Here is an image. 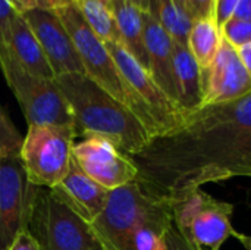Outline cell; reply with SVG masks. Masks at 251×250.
Here are the masks:
<instances>
[{
	"mask_svg": "<svg viewBox=\"0 0 251 250\" xmlns=\"http://www.w3.org/2000/svg\"><path fill=\"white\" fill-rule=\"evenodd\" d=\"M131 159L135 183L169 206L204 184L251 178V93L191 112L179 130L153 139Z\"/></svg>",
	"mask_w": 251,
	"mask_h": 250,
	"instance_id": "1",
	"label": "cell"
},
{
	"mask_svg": "<svg viewBox=\"0 0 251 250\" xmlns=\"http://www.w3.org/2000/svg\"><path fill=\"white\" fill-rule=\"evenodd\" d=\"M72 112L76 134L101 136L121 152L134 156L153 140L143 122L119 100L85 74H65L54 78Z\"/></svg>",
	"mask_w": 251,
	"mask_h": 250,
	"instance_id": "2",
	"label": "cell"
},
{
	"mask_svg": "<svg viewBox=\"0 0 251 250\" xmlns=\"http://www.w3.org/2000/svg\"><path fill=\"white\" fill-rule=\"evenodd\" d=\"M53 12L69 32L82 62L84 74L116 100L124 103L143 122L153 139L159 137L160 130L150 109L125 81L106 44L87 25L78 9L74 4H66L54 9Z\"/></svg>",
	"mask_w": 251,
	"mask_h": 250,
	"instance_id": "3",
	"label": "cell"
},
{
	"mask_svg": "<svg viewBox=\"0 0 251 250\" xmlns=\"http://www.w3.org/2000/svg\"><path fill=\"white\" fill-rule=\"evenodd\" d=\"M172 220V206L150 197L132 181L109 192L101 214L90 225L101 250H134V236L140 227Z\"/></svg>",
	"mask_w": 251,
	"mask_h": 250,
	"instance_id": "4",
	"label": "cell"
},
{
	"mask_svg": "<svg viewBox=\"0 0 251 250\" xmlns=\"http://www.w3.org/2000/svg\"><path fill=\"white\" fill-rule=\"evenodd\" d=\"M28 231L41 250H101L90 222L51 189H38Z\"/></svg>",
	"mask_w": 251,
	"mask_h": 250,
	"instance_id": "5",
	"label": "cell"
},
{
	"mask_svg": "<svg viewBox=\"0 0 251 250\" xmlns=\"http://www.w3.org/2000/svg\"><path fill=\"white\" fill-rule=\"evenodd\" d=\"M0 69L24 112L28 127L75 128L69 105L54 80L40 78L26 72L13 57L10 49L0 59Z\"/></svg>",
	"mask_w": 251,
	"mask_h": 250,
	"instance_id": "6",
	"label": "cell"
},
{
	"mask_svg": "<svg viewBox=\"0 0 251 250\" xmlns=\"http://www.w3.org/2000/svg\"><path fill=\"white\" fill-rule=\"evenodd\" d=\"M75 128L28 127L19 158L32 184L54 189L66 175L72 159Z\"/></svg>",
	"mask_w": 251,
	"mask_h": 250,
	"instance_id": "7",
	"label": "cell"
},
{
	"mask_svg": "<svg viewBox=\"0 0 251 250\" xmlns=\"http://www.w3.org/2000/svg\"><path fill=\"white\" fill-rule=\"evenodd\" d=\"M172 212L175 222L201 248L221 250L235 233L231 222L234 206L215 199L201 189L172 205Z\"/></svg>",
	"mask_w": 251,
	"mask_h": 250,
	"instance_id": "8",
	"label": "cell"
},
{
	"mask_svg": "<svg viewBox=\"0 0 251 250\" xmlns=\"http://www.w3.org/2000/svg\"><path fill=\"white\" fill-rule=\"evenodd\" d=\"M38 189L26 175L19 156L0 158V250L28 230Z\"/></svg>",
	"mask_w": 251,
	"mask_h": 250,
	"instance_id": "9",
	"label": "cell"
},
{
	"mask_svg": "<svg viewBox=\"0 0 251 250\" xmlns=\"http://www.w3.org/2000/svg\"><path fill=\"white\" fill-rule=\"evenodd\" d=\"M104 44L125 81L150 109L160 130L159 137L172 134L179 130L185 124L188 113L160 90V87L151 78L150 72L143 65H140L138 60L121 43Z\"/></svg>",
	"mask_w": 251,
	"mask_h": 250,
	"instance_id": "10",
	"label": "cell"
},
{
	"mask_svg": "<svg viewBox=\"0 0 251 250\" xmlns=\"http://www.w3.org/2000/svg\"><path fill=\"white\" fill-rule=\"evenodd\" d=\"M72 156L90 178L109 192L135 181L138 174L131 156L101 136H87L74 144Z\"/></svg>",
	"mask_w": 251,
	"mask_h": 250,
	"instance_id": "11",
	"label": "cell"
},
{
	"mask_svg": "<svg viewBox=\"0 0 251 250\" xmlns=\"http://www.w3.org/2000/svg\"><path fill=\"white\" fill-rule=\"evenodd\" d=\"M201 106L235 102L251 93V77L237 49L225 38L209 68L201 71Z\"/></svg>",
	"mask_w": 251,
	"mask_h": 250,
	"instance_id": "12",
	"label": "cell"
},
{
	"mask_svg": "<svg viewBox=\"0 0 251 250\" xmlns=\"http://www.w3.org/2000/svg\"><path fill=\"white\" fill-rule=\"evenodd\" d=\"M22 16L35 34L56 77L65 74H84L76 47L62 21L50 9L37 7L24 12Z\"/></svg>",
	"mask_w": 251,
	"mask_h": 250,
	"instance_id": "13",
	"label": "cell"
},
{
	"mask_svg": "<svg viewBox=\"0 0 251 250\" xmlns=\"http://www.w3.org/2000/svg\"><path fill=\"white\" fill-rule=\"evenodd\" d=\"M144 44L149 56V72L160 90L179 105L174 71V40L150 12H143Z\"/></svg>",
	"mask_w": 251,
	"mask_h": 250,
	"instance_id": "14",
	"label": "cell"
},
{
	"mask_svg": "<svg viewBox=\"0 0 251 250\" xmlns=\"http://www.w3.org/2000/svg\"><path fill=\"white\" fill-rule=\"evenodd\" d=\"M51 190L90 224L101 214L109 196V190L90 178L79 168L74 156L66 175Z\"/></svg>",
	"mask_w": 251,
	"mask_h": 250,
	"instance_id": "15",
	"label": "cell"
},
{
	"mask_svg": "<svg viewBox=\"0 0 251 250\" xmlns=\"http://www.w3.org/2000/svg\"><path fill=\"white\" fill-rule=\"evenodd\" d=\"M9 49L13 57L19 62V65L29 74L46 78L54 80V74L51 66L35 37L29 24L22 16V13L16 12L12 24H10V38H9Z\"/></svg>",
	"mask_w": 251,
	"mask_h": 250,
	"instance_id": "16",
	"label": "cell"
},
{
	"mask_svg": "<svg viewBox=\"0 0 251 250\" xmlns=\"http://www.w3.org/2000/svg\"><path fill=\"white\" fill-rule=\"evenodd\" d=\"M174 71L179 94V106L190 115L201 106V69L188 46L174 41Z\"/></svg>",
	"mask_w": 251,
	"mask_h": 250,
	"instance_id": "17",
	"label": "cell"
},
{
	"mask_svg": "<svg viewBox=\"0 0 251 250\" xmlns=\"http://www.w3.org/2000/svg\"><path fill=\"white\" fill-rule=\"evenodd\" d=\"M110 9L121 34V44L149 71L143 12L131 0H110Z\"/></svg>",
	"mask_w": 251,
	"mask_h": 250,
	"instance_id": "18",
	"label": "cell"
},
{
	"mask_svg": "<svg viewBox=\"0 0 251 250\" xmlns=\"http://www.w3.org/2000/svg\"><path fill=\"white\" fill-rule=\"evenodd\" d=\"M224 41L222 28L215 18H201L193 21L188 34V50L194 56L200 69H206L215 60Z\"/></svg>",
	"mask_w": 251,
	"mask_h": 250,
	"instance_id": "19",
	"label": "cell"
},
{
	"mask_svg": "<svg viewBox=\"0 0 251 250\" xmlns=\"http://www.w3.org/2000/svg\"><path fill=\"white\" fill-rule=\"evenodd\" d=\"M74 6L103 43H121V34L109 6L100 0H75Z\"/></svg>",
	"mask_w": 251,
	"mask_h": 250,
	"instance_id": "20",
	"label": "cell"
},
{
	"mask_svg": "<svg viewBox=\"0 0 251 250\" xmlns=\"http://www.w3.org/2000/svg\"><path fill=\"white\" fill-rule=\"evenodd\" d=\"M149 12L157 19L175 43L188 46V34L193 19L182 13L174 0H150Z\"/></svg>",
	"mask_w": 251,
	"mask_h": 250,
	"instance_id": "21",
	"label": "cell"
},
{
	"mask_svg": "<svg viewBox=\"0 0 251 250\" xmlns=\"http://www.w3.org/2000/svg\"><path fill=\"white\" fill-rule=\"evenodd\" d=\"M171 222L146 224L140 227L134 236V250H166L165 233Z\"/></svg>",
	"mask_w": 251,
	"mask_h": 250,
	"instance_id": "22",
	"label": "cell"
},
{
	"mask_svg": "<svg viewBox=\"0 0 251 250\" xmlns=\"http://www.w3.org/2000/svg\"><path fill=\"white\" fill-rule=\"evenodd\" d=\"M24 137L0 108V158L19 156Z\"/></svg>",
	"mask_w": 251,
	"mask_h": 250,
	"instance_id": "23",
	"label": "cell"
},
{
	"mask_svg": "<svg viewBox=\"0 0 251 250\" xmlns=\"http://www.w3.org/2000/svg\"><path fill=\"white\" fill-rule=\"evenodd\" d=\"M224 38L235 49L251 43V21H243L237 18L228 19L222 27Z\"/></svg>",
	"mask_w": 251,
	"mask_h": 250,
	"instance_id": "24",
	"label": "cell"
},
{
	"mask_svg": "<svg viewBox=\"0 0 251 250\" xmlns=\"http://www.w3.org/2000/svg\"><path fill=\"white\" fill-rule=\"evenodd\" d=\"M165 240H166V250H204V248L196 243L190 237V234L175 222V220L168 227L165 233Z\"/></svg>",
	"mask_w": 251,
	"mask_h": 250,
	"instance_id": "25",
	"label": "cell"
},
{
	"mask_svg": "<svg viewBox=\"0 0 251 250\" xmlns=\"http://www.w3.org/2000/svg\"><path fill=\"white\" fill-rule=\"evenodd\" d=\"M16 10L12 7L9 0H0V59L9 52L10 24Z\"/></svg>",
	"mask_w": 251,
	"mask_h": 250,
	"instance_id": "26",
	"label": "cell"
},
{
	"mask_svg": "<svg viewBox=\"0 0 251 250\" xmlns=\"http://www.w3.org/2000/svg\"><path fill=\"white\" fill-rule=\"evenodd\" d=\"M193 21L201 18H215L216 0H190Z\"/></svg>",
	"mask_w": 251,
	"mask_h": 250,
	"instance_id": "27",
	"label": "cell"
},
{
	"mask_svg": "<svg viewBox=\"0 0 251 250\" xmlns=\"http://www.w3.org/2000/svg\"><path fill=\"white\" fill-rule=\"evenodd\" d=\"M240 0H216L215 19L219 27H222L228 19L232 18Z\"/></svg>",
	"mask_w": 251,
	"mask_h": 250,
	"instance_id": "28",
	"label": "cell"
},
{
	"mask_svg": "<svg viewBox=\"0 0 251 250\" xmlns=\"http://www.w3.org/2000/svg\"><path fill=\"white\" fill-rule=\"evenodd\" d=\"M7 250H41V248L35 237L28 230H25L15 239V242Z\"/></svg>",
	"mask_w": 251,
	"mask_h": 250,
	"instance_id": "29",
	"label": "cell"
},
{
	"mask_svg": "<svg viewBox=\"0 0 251 250\" xmlns=\"http://www.w3.org/2000/svg\"><path fill=\"white\" fill-rule=\"evenodd\" d=\"M9 3L19 13L28 12V10H32V9H37V7H44L43 0H9Z\"/></svg>",
	"mask_w": 251,
	"mask_h": 250,
	"instance_id": "30",
	"label": "cell"
},
{
	"mask_svg": "<svg viewBox=\"0 0 251 250\" xmlns=\"http://www.w3.org/2000/svg\"><path fill=\"white\" fill-rule=\"evenodd\" d=\"M232 18L243 19V21H251V0H240Z\"/></svg>",
	"mask_w": 251,
	"mask_h": 250,
	"instance_id": "31",
	"label": "cell"
},
{
	"mask_svg": "<svg viewBox=\"0 0 251 250\" xmlns=\"http://www.w3.org/2000/svg\"><path fill=\"white\" fill-rule=\"evenodd\" d=\"M237 52H238V56H240L246 71L251 77V43L246 44V46H241L240 49H237Z\"/></svg>",
	"mask_w": 251,
	"mask_h": 250,
	"instance_id": "32",
	"label": "cell"
},
{
	"mask_svg": "<svg viewBox=\"0 0 251 250\" xmlns=\"http://www.w3.org/2000/svg\"><path fill=\"white\" fill-rule=\"evenodd\" d=\"M44 1V7L54 10L60 6H66V4H74L75 0H43Z\"/></svg>",
	"mask_w": 251,
	"mask_h": 250,
	"instance_id": "33",
	"label": "cell"
},
{
	"mask_svg": "<svg viewBox=\"0 0 251 250\" xmlns=\"http://www.w3.org/2000/svg\"><path fill=\"white\" fill-rule=\"evenodd\" d=\"M232 237H235V239H237V240L244 246V249L251 250V236H246V234H243V233L235 231Z\"/></svg>",
	"mask_w": 251,
	"mask_h": 250,
	"instance_id": "34",
	"label": "cell"
},
{
	"mask_svg": "<svg viewBox=\"0 0 251 250\" xmlns=\"http://www.w3.org/2000/svg\"><path fill=\"white\" fill-rule=\"evenodd\" d=\"M174 1L176 3L178 9H179L182 13H185L188 18L193 19V16H191V9H190V0H174Z\"/></svg>",
	"mask_w": 251,
	"mask_h": 250,
	"instance_id": "35",
	"label": "cell"
},
{
	"mask_svg": "<svg viewBox=\"0 0 251 250\" xmlns=\"http://www.w3.org/2000/svg\"><path fill=\"white\" fill-rule=\"evenodd\" d=\"M141 12H149L150 10V0H131Z\"/></svg>",
	"mask_w": 251,
	"mask_h": 250,
	"instance_id": "36",
	"label": "cell"
},
{
	"mask_svg": "<svg viewBox=\"0 0 251 250\" xmlns=\"http://www.w3.org/2000/svg\"><path fill=\"white\" fill-rule=\"evenodd\" d=\"M100 1H101V3H104L106 6H109V7H110V0H100Z\"/></svg>",
	"mask_w": 251,
	"mask_h": 250,
	"instance_id": "37",
	"label": "cell"
}]
</instances>
